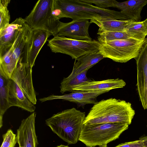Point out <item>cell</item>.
I'll use <instances>...</instances> for the list:
<instances>
[{"mask_svg":"<svg viewBox=\"0 0 147 147\" xmlns=\"http://www.w3.org/2000/svg\"><path fill=\"white\" fill-rule=\"evenodd\" d=\"M135 113L130 102L110 98L94 105L86 117L83 124L120 123L129 125L131 123Z\"/></svg>","mask_w":147,"mask_h":147,"instance_id":"obj_1","label":"cell"},{"mask_svg":"<svg viewBox=\"0 0 147 147\" xmlns=\"http://www.w3.org/2000/svg\"><path fill=\"white\" fill-rule=\"evenodd\" d=\"M54 9L59 11L61 18L73 20H129L121 11L99 8L81 0H55Z\"/></svg>","mask_w":147,"mask_h":147,"instance_id":"obj_2","label":"cell"},{"mask_svg":"<svg viewBox=\"0 0 147 147\" xmlns=\"http://www.w3.org/2000/svg\"><path fill=\"white\" fill-rule=\"evenodd\" d=\"M86 117L85 112L73 108L54 114L45 122L63 141L68 144H75L79 140Z\"/></svg>","mask_w":147,"mask_h":147,"instance_id":"obj_3","label":"cell"},{"mask_svg":"<svg viewBox=\"0 0 147 147\" xmlns=\"http://www.w3.org/2000/svg\"><path fill=\"white\" fill-rule=\"evenodd\" d=\"M33 31L26 23L19 31L10 49L0 58V69L8 78H10L13 72L19 63H26L28 65Z\"/></svg>","mask_w":147,"mask_h":147,"instance_id":"obj_4","label":"cell"},{"mask_svg":"<svg viewBox=\"0 0 147 147\" xmlns=\"http://www.w3.org/2000/svg\"><path fill=\"white\" fill-rule=\"evenodd\" d=\"M128 126L127 123H120L83 124L79 140L87 147L107 144L118 138Z\"/></svg>","mask_w":147,"mask_h":147,"instance_id":"obj_5","label":"cell"},{"mask_svg":"<svg viewBox=\"0 0 147 147\" xmlns=\"http://www.w3.org/2000/svg\"><path fill=\"white\" fill-rule=\"evenodd\" d=\"M55 0H39L29 14L24 19L34 30L47 31L54 37L57 36L61 22L54 14Z\"/></svg>","mask_w":147,"mask_h":147,"instance_id":"obj_6","label":"cell"},{"mask_svg":"<svg viewBox=\"0 0 147 147\" xmlns=\"http://www.w3.org/2000/svg\"><path fill=\"white\" fill-rule=\"evenodd\" d=\"M147 39L129 38L100 42L98 51L105 58L116 62L126 63L138 56Z\"/></svg>","mask_w":147,"mask_h":147,"instance_id":"obj_7","label":"cell"},{"mask_svg":"<svg viewBox=\"0 0 147 147\" xmlns=\"http://www.w3.org/2000/svg\"><path fill=\"white\" fill-rule=\"evenodd\" d=\"M48 46L55 53H61L76 60L85 55L98 51L100 42L94 40H78L56 36L49 40Z\"/></svg>","mask_w":147,"mask_h":147,"instance_id":"obj_8","label":"cell"},{"mask_svg":"<svg viewBox=\"0 0 147 147\" xmlns=\"http://www.w3.org/2000/svg\"><path fill=\"white\" fill-rule=\"evenodd\" d=\"M32 73V68L27 63L20 62L13 72L10 79L18 85L28 99L35 105L37 100Z\"/></svg>","mask_w":147,"mask_h":147,"instance_id":"obj_9","label":"cell"},{"mask_svg":"<svg viewBox=\"0 0 147 147\" xmlns=\"http://www.w3.org/2000/svg\"><path fill=\"white\" fill-rule=\"evenodd\" d=\"M137 69V90L144 109H147V39L135 59Z\"/></svg>","mask_w":147,"mask_h":147,"instance_id":"obj_10","label":"cell"},{"mask_svg":"<svg viewBox=\"0 0 147 147\" xmlns=\"http://www.w3.org/2000/svg\"><path fill=\"white\" fill-rule=\"evenodd\" d=\"M91 23L86 20H73L66 23L61 22L57 36L78 40H91L88 32Z\"/></svg>","mask_w":147,"mask_h":147,"instance_id":"obj_11","label":"cell"},{"mask_svg":"<svg viewBox=\"0 0 147 147\" xmlns=\"http://www.w3.org/2000/svg\"><path fill=\"white\" fill-rule=\"evenodd\" d=\"M36 114L34 112L22 120L17 130L16 141L19 147H37L38 143L35 129Z\"/></svg>","mask_w":147,"mask_h":147,"instance_id":"obj_12","label":"cell"},{"mask_svg":"<svg viewBox=\"0 0 147 147\" xmlns=\"http://www.w3.org/2000/svg\"><path fill=\"white\" fill-rule=\"evenodd\" d=\"M109 91H77L61 95H52L39 100L42 102L48 100L62 99L76 103L79 106L82 107L88 104H96L97 102L96 98L98 96Z\"/></svg>","mask_w":147,"mask_h":147,"instance_id":"obj_13","label":"cell"},{"mask_svg":"<svg viewBox=\"0 0 147 147\" xmlns=\"http://www.w3.org/2000/svg\"><path fill=\"white\" fill-rule=\"evenodd\" d=\"M26 23L24 19L20 17L0 31V58L10 49Z\"/></svg>","mask_w":147,"mask_h":147,"instance_id":"obj_14","label":"cell"},{"mask_svg":"<svg viewBox=\"0 0 147 147\" xmlns=\"http://www.w3.org/2000/svg\"><path fill=\"white\" fill-rule=\"evenodd\" d=\"M8 101L10 107L16 106L33 113L36 109L34 104L26 96L18 85L10 79L8 84Z\"/></svg>","mask_w":147,"mask_h":147,"instance_id":"obj_15","label":"cell"},{"mask_svg":"<svg viewBox=\"0 0 147 147\" xmlns=\"http://www.w3.org/2000/svg\"><path fill=\"white\" fill-rule=\"evenodd\" d=\"M126 84L122 79L117 78L109 79L99 81L90 80L77 85L73 89L74 92L77 91H97L110 90L121 88Z\"/></svg>","mask_w":147,"mask_h":147,"instance_id":"obj_16","label":"cell"},{"mask_svg":"<svg viewBox=\"0 0 147 147\" xmlns=\"http://www.w3.org/2000/svg\"><path fill=\"white\" fill-rule=\"evenodd\" d=\"M147 4L146 0H131L121 2L117 1L114 4V7L119 9L129 20L140 22L141 19V11Z\"/></svg>","mask_w":147,"mask_h":147,"instance_id":"obj_17","label":"cell"},{"mask_svg":"<svg viewBox=\"0 0 147 147\" xmlns=\"http://www.w3.org/2000/svg\"><path fill=\"white\" fill-rule=\"evenodd\" d=\"M52 34L42 30H33L32 42L28 58V65L32 68L34 65L36 58L48 38Z\"/></svg>","mask_w":147,"mask_h":147,"instance_id":"obj_18","label":"cell"},{"mask_svg":"<svg viewBox=\"0 0 147 147\" xmlns=\"http://www.w3.org/2000/svg\"><path fill=\"white\" fill-rule=\"evenodd\" d=\"M104 58L99 51L83 55L75 60L71 74H78L88 71Z\"/></svg>","mask_w":147,"mask_h":147,"instance_id":"obj_19","label":"cell"},{"mask_svg":"<svg viewBox=\"0 0 147 147\" xmlns=\"http://www.w3.org/2000/svg\"><path fill=\"white\" fill-rule=\"evenodd\" d=\"M133 21L131 20H120L111 19L93 20L91 23L96 24L99 27L97 34L108 32H123L126 26Z\"/></svg>","mask_w":147,"mask_h":147,"instance_id":"obj_20","label":"cell"},{"mask_svg":"<svg viewBox=\"0 0 147 147\" xmlns=\"http://www.w3.org/2000/svg\"><path fill=\"white\" fill-rule=\"evenodd\" d=\"M9 78L0 69V128L3 126V117L6 110L10 108L8 101V84Z\"/></svg>","mask_w":147,"mask_h":147,"instance_id":"obj_21","label":"cell"},{"mask_svg":"<svg viewBox=\"0 0 147 147\" xmlns=\"http://www.w3.org/2000/svg\"><path fill=\"white\" fill-rule=\"evenodd\" d=\"M88 71L78 74H70L64 78L61 83L60 92L62 94L66 92H74L73 89L82 83L90 80L86 76Z\"/></svg>","mask_w":147,"mask_h":147,"instance_id":"obj_22","label":"cell"},{"mask_svg":"<svg viewBox=\"0 0 147 147\" xmlns=\"http://www.w3.org/2000/svg\"><path fill=\"white\" fill-rule=\"evenodd\" d=\"M125 32L131 38L138 40H144L147 35V28L144 21H132L125 28Z\"/></svg>","mask_w":147,"mask_h":147,"instance_id":"obj_23","label":"cell"},{"mask_svg":"<svg viewBox=\"0 0 147 147\" xmlns=\"http://www.w3.org/2000/svg\"><path fill=\"white\" fill-rule=\"evenodd\" d=\"M97 34L98 35L97 39L98 41L100 42L131 38L124 31L108 32L98 33Z\"/></svg>","mask_w":147,"mask_h":147,"instance_id":"obj_24","label":"cell"},{"mask_svg":"<svg viewBox=\"0 0 147 147\" xmlns=\"http://www.w3.org/2000/svg\"><path fill=\"white\" fill-rule=\"evenodd\" d=\"M10 0H0V31L10 24V16L7 7Z\"/></svg>","mask_w":147,"mask_h":147,"instance_id":"obj_25","label":"cell"},{"mask_svg":"<svg viewBox=\"0 0 147 147\" xmlns=\"http://www.w3.org/2000/svg\"><path fill=\"white\" fill-rule=\"evenodd\" d=\"M16 136L11 129L3 135V141L1 147H14L17 143Z\"/></svg>","mask_w":147,"mask_h":147,"instance_id":"obj_26","label":"cell"},{"mask_svg":"<svg viewBox=\"0 0 147 147\" xmlns=\"http://www.w3.org/2000/svg\"><path fill=\"white\" fill-rule=\"evenodd\" d=\"M83 2L89 4H95L99 8L105 9L109 7H114L115 3L117 1L115 0H81Z\"/></svg>","mask_w":147,"mask_h":147,"instance_id":"obj_27","label":"cell"},{"mask_svg":"<svg viewBox=\"0 0 147 147\" xmlns=\"http://www.w3.org/2000/svg\"><path fill=\"white\" fill-rule=\"evenodd\" d=\"M115 147H144V141L139 139L134 141L121 144Z\"/></svg>","mask_w":147,"mask_h":147,"instance_id":"obj_28","label":"cell"},{"mask_svg":"<svg viewBox=\"0 0 147 147\" xmlns=\"http://www.w3.org/2000/svg\"><path fill=\"white\" fill-rule=\"evenodd\" d=\"M139 139L144 141V147H147V136L141 137Z\"/></svg>","mask_w":147,"mask_h":147,"instance_id":"obj_29","label":"cell"},{"mask_svg":"<svg viewBox=\"0 0 147 147\" xmlns=\"http://www.w3.org/2000/svg\"><path fill=\"white\" fill-rule=\"evenodd\" d=\"M55 147H69L67 146H65L63 145H61L59 146H58Z\"/></svg>","mask_w":147,"mask_h":147,"instance_id":"obj_30","label":"cell"},{"mask_svg":"<svg viewBox=\"0 0 147 147\" xmlns=\"http://www.w3.org/2000/svg\"><path fill=\"white\" fill-rule=\"evenodd\" d=\"M98 147H108L107 144H105L99 146Z\"/></svg>","mask_w":147,"mask_h":147,"instance_id":"obj_31","label":"cell"},{"mask_svg":"<svg viewBox=\"0 0 147 147\" xmlns=\"http://www.w3.org/2000/svg\"><path fill=\"white\" fill-rule=\"evenodd\" d=\"M144 21L145 23V25H146V27L147 28V18Z\"/></svg>","mask_w":147,"mask_h":147,"instance_id":"obj_32","label":"cell"}]
</instances>
